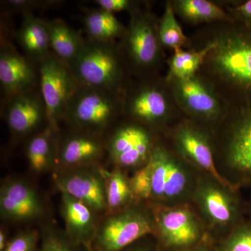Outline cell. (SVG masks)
Here are the masks:
<instances>
[{"label": "cell", "mask_w": 251, "mask_h": 251, "mask_svg": "<svg viewBox=\"0 0 251 251\" xmlns=\"http://www.w3.org/2000/svg\"><path fill=\"white\" fill-rule=\"evenodd\" d=\"M0 85L4 98L39 88L38 65L1 36Z\"/></svg>", "instance_id": "obj_15"}, {"label": "cell", "mask_w": 251, "mask_h": 251, "mask_svg": "<svg viewBox=\"0 0 251 251\" xmlns=\"http://www.w3.org/2000/svg\"><path fill=\"white\" fill-rule=\"evenodd\" d=\"M172 138L175 152L198 173L209 175L232 187L218 173L213 139L205 131L198 126L185 123L175 128Z\"/></svg>", "instance_id": "obj_14"}, {"label": "cell", "mask_w": 251, "mask_h": 251, "mask_svg": "<svg viewBox=\"0 0 251 251\" xmlns=\"http://www.w3.org/2000/svg\"><path fill=\"white\" fill-rule=\"evenodd\" d=\"M191 204L214 242L247 219V201L241 196L240 190L208 175H200Z\"/></svg>", "instance_id": "obj_1"}, {"label": "cell", "mask_w": 251, "mask_h": 251, "mask_svg": "<svg viewBox=\"0 0 251 251\" xmlns=\"http://www.w3.org/2000/svg\"><path fill=\"white\" fill-rule=\"evenodd\" d=\"M3 112L11 134L32 136L49 125L39 88L4 98Z\"/></svg>", "instance_id": "obj_13"}, {"label": "cell", "mask_w": 251, "mask_h": 251, "mask_svg": "<svg viewBox=\"0 0 251 251\" xmlns=\"http://www.w3.org/2000/svg\"><path fill=\"white\" fill-rule=\"evenodd\" d=\"M94 2L98 5L100 9L109 12L115 13L120 11H129L130 12L138 9L135 7L136 3L130 0H95Z\"/></svg>", "instance_id": "obj_34"}, {"label": "cell", "mask_w": 251, "mask_h": 251, "mask_svg": "<svg viewBox=\"0 0 251 251\" xmlns=\"http://www.w3.org/2000/svg\"><path fill=\"white\" fill-rule=\"evenodd\" d=\"M247 215L249 216V219L251 221V195L247 201Z\"/></svg>", "instance_id": "obj_39"}, {"label": "cell", "mask_w": 251, "mask_h": 251, "mask_svg": "<svg viewBox=\"0 0 251 251\" xmlns=\"http://www.w3.org/2000/svg\"><path fill=\"white\" fill-rule=\"evenodd\" d=\"M123 115L130 120L152 129L164 122L169 112L163 91L153 84L145 83L135 88L124 90Z\"/></svg>", "instance_id": "obj_17"}, {"label": "cell", "mask_w": 251, "mask_h": 251, "mask_svg": "<svg viewBox=\"0 0 251 251\" xmlns=\"http://www.w3.org/2000/svg\"><path fill=\"white\" fill-rule=\"evenodd\" d=\"M59 130L49 125L28 140L26 157L29 168L36 174L50 171L57 162V138Z\"/></svg>", "instance_id": "obj_22"}, {"label": "cell", "mask_w": 251, "mask_h": 251, "mask_svg": "<svg viewBox=\"0 0 251 251\" xmlns=\"http://www.w3.org/2000/svg\"><path fill=\"white\" fill-rule=\"evenodd\" d=\"M39 90L45 103L49 125L59 130L68 103L77 82L68 66L52 52L38 64Z\"/></svg>", "instance_id": "obj_10"}, {"label": "cell", "mask_w": 251, "mask_h": 251, "mask_svg": "<svg viewBox=\"0 0 251 251\" xmlns=\"http://www.w3.org/2000/svg\"><path fill=\"white\" fill-rule=\"evenodd\" d=\"M183 251H214V242L211 239H208L196 247Z\"/></svg>", "instance_id": "obj_37"}, {"label": "cell", "mask_w": 251, "mask_h": 251, "mask_svg": "<svg viewBox=\"0 0 251 251\" xmlns=\"http://www.w3.org/2000/svg\"><path fill=\"white\" fill-rule=\"evenodd\" d=\"M77 85L122 93L125 88V61L117 41L85 38L76 58L68 67Z\"/></svg>", "instance_id": "obj_3"}, {"label": "cell", "mask_w": 251, "mask_h": 251, "mask_svg": "<svg viewBox=\"0 0 251 251\" xmlns=\"http://www.w3.org/2000/svg\"><path fill=\"white\" fill-rule=\"evenodd\" d=\"M214 46V42L210 43L198 52H188L181 49H175L174 55L170 64L172 75L176 80L194 76Z\"/></svg>", "instance_id": "obj_26"}, {"label": "cell", "mask_w": 251, "mask_h": 251, "mask_svg": "<svg viewBox=\"0 0 251 251\" xmlns=\"http://www.w3.org/2000/svg\"><path fill=\"white\" fill-rule=\"evenodd\" d=\"M122 251H163L153 234L145 236Z\"/></svg>", "instance_id": "obj_35"}, {"label": "cell", "mask_w": 251, "mask_h": 251, "mask_svg": "<svg viewBox=\"0 0 251 251\" xmlns=\"http://www.w3.org/2000/svg\"><path fill=\"white\" fill-rule=\"evenodd\" d=\"M83 23L87 38L94 41H117L126 31L115 14L100 8L87 11Z\"/></svg>", "instance_id": "obj_24"}, {"label": "cell", "mask_w": 251, "mask_h": 251, "mask_svg": "<svg viewBox=\"0 0 251 251\" xmlns=\"http://www.w3.org/2000/svg\"><path fill=\"white\" fill-rule=\"evenodd\" d=\"M214 251H251V221L247 219L214 242Z\"/></svg>", "instance_id": "obj_30"}, {"label": "cell", "mask_w": 251, "mask_h": 251, "mask_svg": "<svg viewBox=\"0 0 251 251\" xmlns=\"http://www.w3.org/2000/svg\"><path fill=\"white\" fill-rule=\"evenodd\" d=\"M0 212L2 219L21 222L42 217L45 208L39 193L31 184L24 180L11 179L1 186Z\"/></svg>", "instance_id": "obj_18"}, {"label": "cell", "mask_w": 251, "mask_h": 251, "mask_svg": "<svg viewBox=\"0 0 251 251\" xmlns=\"http://www.w3.org/2000/svg\"><path fill=\"white\" fill-rule=\"evenodd\" d=\"M122 93L77 84L63 122L71 128L105 135L123 115Z\"/></svg>", "instance_id": "obj_5"}, {"label": "cell", "mask_w": 251, "mask_h": 251, "mask_svg": "<svg viewBox=\"0 0 251 251\" xmlns=\"http://www.w3.org/2000/svg\"><path fill=\"white\" fill-rule=\"evenodd\" d=\"M155 215L150 202H136L105 214L99 221L93 251H122L145 236L154 234Z\"/></svg>", "instance_id": "obj_6"}, {"label": "cell", "mask_w": 251, "mask_h": 251, "mask_svg": "<svg viewBox=\"0 0 251 251\" xmlns=\"http://www.w3.org/2000/svg\"><path fill=\"white\" fill-rule=\"evenodd\" d=\"M39 240V234L34 230L21 232L8 242L4 251H34Z\"/></svg>", "instance_id": "obj_33"}, {"label": "cell", "mask_w": 251, "mask_h": 251, "mask_svg": "<svg viewBox=\"0 0 251 251\" xmlns=\"http://www.w3.org/2000/svg\"><path fill=\"white\" fill-rule=\"evenodd\" d=\"M159 36L152 15L139 9L130 12L129 25L118 44L124 59L137 69L150 70L158 62L160 54Z\"/></svg>", "instance_id": "obj_11"}, {"label": "cell", "mask_w": 251, "mask_h": 251, "mask_svg": "<svg viewBox=\"0 0 251 251\" xmlns=\"http://www.w3.org/2000/svg\"><path fill=\"white\" fill-rule=\"evenodd\" d=\"M64 1L58 0H6L1 1L7 14H33L36 11L57 7Z\"/></svg>", "instance_id": "obj_31"}, {"label": "cell", "mask_w": 251, "mask_h": 251, "mask_svg": "<svg viewBox=\"0 0 251 251\" xmlns=\"http://www.w3.org/2000/svg\"><path fill=\"white\" fill-rule=\"evenodd\" d=\"M49 22L51 52L69 67L80 52L85 38L62 18Z\"/></svg>", "instance_id": "obj_23"}, {"label": "cell", "mask_w": 251, "mask_h": 251, "mask_svg": "<svg viewBox=\"0 0 251 251\" xmlns=\"http://www.w3.org/2000/svg\"><path fill=\"white\" fill-rule=\"evenodd\" d=\"M102 173L105 181L108 204L106 214L122 210L137 202L130 186V177L125 171L115 167L111 171L102 168Z\"/></svg>", "instance_id": "obj_25"}, {"label": "cell", "mask_w": 251, "mask_h": 251, "mask_svg": "<svg viewBox=\"0 0 251 251\" xmlns=\"http://www.w3.org/2000/svg\"><path fill=\"white\" fill-rule=\"evenodd\" d=\"M61 196L60 209L66 233L74 242L93 251L92 246L99 224L98 213L67 193H61Z\"/></svg>", "instance_id": "obj_19"}, {"label": "cell", "mask_w": 251, "mask_h": 251, "mask_svg": "<svg viewBox=\"0 0 251 251\" xmlns=\"http://www.w3.org/2000/svg\"><path fill=\"white\" fill-rule=\"evenodd\" d=\"M7 244L6 232H5L4 229H1V231H0V251H4Z\"/></svg>", "instance_id": "obj_38"}, {"label": "cell", "mask_w": 251, "mask_h": 251, "mask_svg": "<svg viewBox=\"0 0 251 251\" xmlns=\"http://www.w3.org/2000/svg\"><path fill=\"white\" fill-rule=\"evenodd\" d=\"M160 42L173 49H181L186 42V37L175 16L171 4H167L164 14L158 27Z\"/></svg>", "instance_id": "obj_28"}, {"label": "cell", "mask_w": 251, "mask_h": 251, "mask_svg": "<svg viewBox=\"0 0 251 251\" xmlns=\"http://www.w3.org/2000/svg\"><path fill=\"white\" fill-rule=\"evenodd\" d=\"M40 251H92L70 239L54 225H47L43 230Z\"/></svg>", "instance_id": "obj_29"}, {"label": "cell", "mask_w": 251, "mask_h": 251, "mask_svg": "<svg viewBox=\"0 0 251 251\" xmlns=\"http://www.w3.org/2000/svg\"><path fill=\"white\" fill-rule=\"evenodd\" d=\"M61 171L53 177L61 193L85 202L97 213L106 214L108 204L102 168L94 165Z\"/></svg>", "instance_id": "obj_12"}, {"label": "cell", "mask_w": 251, "mask_h": 251, "mask_svg": "<svg viewBox=\"0 0 251 251\" xmlns=\"http://www.w3.org/2000/svg\"><path fill=\"white\" fill-rule=\"evenodd\" d=\"M16 37L25 55L37 65L51 52L49 22L42 18L24 15Z\"/></svg>", "instance_id": "obj_20"}, {"label": "cell", "mask_w": 251, "mask_h": 251, "mask_svg": "<svg viewBox=\"0 0 251 251\" xmlns=\"http://www.w3.org/2000/svg\"><path fill=\"white\" fill-rule=\"evenodd\" d=\"M59 131L57 162L62 169L97 165L107 153L104 135L71 127L65 134Z\"/></svg>", "instance_id": "obj_16"}, {"label": "cell", "mask_w": 251, "mask_h": 251, "mask_svg": "<svg viewBox=\"0 0 251 251\" xmlns=\"http://www.w3.org/2000/svg\"><path fill=\"white\" fill-rule=\"evenodd\" d=\"M130 186L137 202H150L152 187V176L149 164L135 171L130 177Z\"/></svg>", "instance_id": "obj_32"}, {"label": "cell", "mask_w": 251, "mask_h": 251, "mask_svg": "<svg viewBox=\"0 0 251 251\" xmlns=\"http://www.w3.org/2000/svg\"><path fill=\"white\" fill-rule=\"evenodd\" d=\"M155 230L163 251H183L211 239L202 220L191 204L166 206L152 204Z\"/></svg>", "instance_id": "obj_7"}, {"label": "cell", "mask_w": 251, "mask_h": 251, "mask_svg": "<svg viewBox=\"0 0 251 251\" xmlns=\"http://www.w3.org/2000/svg\"><path fill=\"white\" fill-rule=\"evenodd\" d=\"M213 140L220 176L238 190H251V110L243 112Z\"/></svg>", "instance_id": "obj_4"}, {"label": "cell", "mask_w": 251, "mask_h": 251, "mask_svg": "<svg viewBox=\"0 0 251 251\" xmlns=\"http://www.w3.org/2000/svg\"><path fill=\"white\" fill-rule=\"evenodd\" d=\"M156 143L151 130L133 121L115 124L105 138L107 153L115 167L124 171L147 166Z\"/></svg>", "instance_id": "obj_8"}, {"label": "cell", "mask_w": 251, "mask_h": 251, "mask_svg": "<svg viewBox=\"0 0 251 251\" xmlns=\"http://www.w3.org/2000/svg\"><path fill=\"white\" fill-rule=\"evenodd\" d=\"M148 164L152 176L150 202L166 206L191 204L201 173L174 150L158 143Z\"/></svg>", "instance_id": "obj_2"}, {"label": "cell", "mask_w": 251, "mask_h": 251, "mask_svg": "<svg viewBox=\"0 0 251 251\" xmlns=\"http://www.w3.org/2000/svg\"><path fill=\"white\" fill-rule=\"evenodd\" d=\"M176 6L180 14L193 21L227 19L221 8L206 0H181L176 2Z\"/></svg>", "instance_id": "obj_27"}, {"label": "cell", "mask_w": 251, "mask_h": 251, "mask_svg": "<svg viewBox=\"0 0 251 251\" xmlns=\"http://www.w3.org/2000/svg\"><path fill=\"white\" fill-rule=\"evenodd\" d=\"M176 92L190 112L202 118L217 116L219 105L214 94L196 77L176 80Z\"/></svg>", "instance_id": "obj_21"}, {"label": "cell", "mask_w": 251, "mask_h": 251, "mask_svg": "<svg viewBox=\"0 0 251 251\" xmlns=\"http://www.w3.org/2000/svg\"><path fill=\"white\" fill-rule=\"evenodd\" d=\"M237 11L243 18L251 22V0L239 5L237 8Z\"/></svg>", "instance_id": "obj_36"}, {"label": "cell", "mask_w": 251, "mask_h": 251, "mask_svg": "<svg viewBox=\"0 0 251 251\" xmlns=\"http://www.w3.org/2000/svg\"><path fill=\"white\" fill-rule=\"evenodd\" d=\"M214 44L209 54L216 72L229 84L251 96V31H234Z\"/></svg>", "instance_id": "obj_9"}]
</instances>
